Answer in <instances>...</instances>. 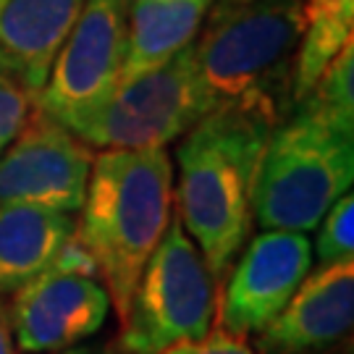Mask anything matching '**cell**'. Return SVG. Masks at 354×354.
<instances>
[{
  "label": "cell",
  "mask_w": 354,
  "mask_h": 354,
  "mask_svg": "<svg viewBox=\"0 0 354 354\" xmlns=\"http://www.w3.org/2000/svg\"><path fill=\"white\" fill-rule=\"evenodd\" d=\"M302 0H213L192 42L215 105L263 102L286 113Z\"/></svg>",
  "instance_id": "cell-3"
},
{
  "label": "cell",
  "mask_w": 354,
  "mask_h": 354,
  "mask_svg": "<svg viewBox=\"0 0 354 354\" xmlns=\"http://www.w3.org/2000/svg\"><path fill=\"white\" fill-rule=\"evenodd\" d=\"M111 313L95 263L71 236L39 276L13 291L8 307L13 346L24 354H53L92 339Z\"/></svg>",
  "instance_id": "cell-7"
},
{
  "label": "cell",
  "mask_w": 354,
  "mask_h": 354,
  "mask_svg": "<svg viewBox=\"0 0 354 354\" xmlns=\"http://www.w3.org/2000/svg\"><path fill=\"white\" fill-rule=\"evenodd\" d=\"M213 108L218 105L189 45L160 68L115 87L108 100L64 127L97 150H158L181 140Z\"/></svg>",
  "instance_id": "cell-6"
},
{
  "label": "cell",
  "mask_w": 354,
  "mask_h": 354,
  "mask_svg": "<svg viewBox=\"0 0 354 354\" xmlns=\"http://www.w3.org/2000/svg\"><path fill=\"white\" fill-rule=\"evenodd\" d=\"M218 281L178 218L145 263L140 283L118 323L115 346L127 354H160L176 344L203 339L213 328Z\"/></svg>",
  "instance_id": "cell-5"
},
{
  "label": "cell",
  "mask_w": 354,
  "mask_h": 354,
  "mask_svg": "<svg viewBox=\"0 0 354 354\" xmlns=\"http://www.w3.org/2000/svg\"><path fill=\"white\" fill-rule=\"evenodd\" d=\"M174 210V163L158 150H100L92 160L74 239L95 263L118 323Z\"/></svg>",
  "instance_id": "cell-2"
},
{
  "label": "cell",
  "mask_w": 354,
  "mask_h": 354,
  "mask_svg": "<svg viewBox=\"0 0 354 354\" xmlns=\"http://www.w3.org/2000/svg\"><path fill=\"white\" fill-rule=\"evenodd\" d=\"M354 257L304 276L286 307L257 333L263 354H323L352 333Z\"/></svg>",
  "instance_id": "cell-11"
},
{
  "label": "cell",
  "mask_w": 354,
  "mask_h": 354,
  "mask_svg": "<svg viewBox=\"0 0 354 354\" xmlns=\"http://www.w3.org/2000/svg\"><path fill=\"white\" fill-rule=\"evenodd\" d=\"M213 0H140L127 8V42L118 84L165 66L189 48Z\"/></svg>",
  "instance_id": "cell-13"
},
{
  "label": "cell",
  "mask_w": 354,
  "mask_h": 354,
  "mask_svg": "<svg viewBox=\"0 0 354 354\" xmlns=\"http://www.w3.org/2000/svg\"><path fill=\"white\" fill-rule=\"evenodd\" d=\"M0 66H8V61H6V58H3V55H0ZM8 68H11V66H8Z\"/></svg>",
  "instance_id": "cell-22"
},
{
  "label": "cell",
  "mask_w": 354,
  "mask_h": 354,
  "mask_svg": "<svg viewBox=\"0 0 354 354\" xmlns=\"http://www.w3.org/2000/svg\"><path fill=\"white\" fill-rule=\"evenodd\" d=\"M74 236V218L42 205H0V294L39 276Z\"/></svg>",
  "instance_id": "cell-14"
},
{
  "label": "cell",
  "mask_w": 354,
  "mask_h": 354,
  "mask_svg": "<svg viewBox=\"0 0 354 354\" xmlns=\"http://www.w3.org/2000/svg\"><path fill=\"white\" fill-rule=\"evenodd\" d=\"M283 118L263 102H223L178 140V221L218 283L247 244L263 150Z\"/></svg>",
  "instance_id": "cell-1"
},
{
  "label": "cell",
  "mask_w": 354,
  "mask_h": 354,
  "mask_svg": "<svg viewBox=\"0 0 354 354\" xmlns=\"http://www.w3.org/2000/svg\"><path fill=\"white\" fill-rule=\"evenodd\" d=\"M131 3H140V0H124V6H127V8L131 6Z\"/></svg>",
  "instance_id": "cell-23"
},
{
  "label": "cell",
  "mask_w": 354,
  "mask_h": 354,
  "mask_svg": "<svg viewBox=\"0 0 354 354\" xmlns=\"http://www.w3.org/2000/svg\"><path fill=\"white\" fill-rule=\"evenodd\" d=\"M313 263V244L299 231L254 234L231 270L221 302V328L252 336L266 328L299 289Z\"/></svg>",
  "instance_id": "cell-10"
},
{
  "label": "cell",
  "mask_w": 354,
  "mask_h": 354,
  "mask_svg": "<svg viewBox=\"0 0 354 354\" xmlns=\"http://www.w3.org/2000/svg\"><path fill=\"white\" fill-rule=\"evenodd\" d=\"M354 42V0H302V37L291 64V105L313 92L320 74Z\"/></svg>",
  "instance_id": "cell-15"
},
{
  "label": "cell",
  "mask_w": 354,
  "mask_h": 354,
  "mask_svg": "<svg viewBox=\"0 0 354 354\" xmlns=\"http://www.w3.org/2000/svg\"><path fill=\"white\" fill-rule=\"evenodd\" d=\"M53 354H127L121 352L115 344H76V346H68V349H61V352Z\"/></svg>",
  "instance_id": "cell-20"
},
{
  "label": "cell",
  "mask_w": 354,
  "mask_h": 354,
  "mask_svg": "<svg viewBox=\"0 0 354 354\" xmlns=\"http://www.w3.org/2000/svg\"><path fill=\"white\" fill-rule=\"evenodd\" d=\"M299 105L323 115L333 127L354 131V42L344 45V50L330 61Z\"/></svg>",
  "instance_id": "cell-16"
},
{
  "label": "cell",
  "mask_w": 354,
  "mask_h": 354,
  "mask_svg": "<svg viewBox=\"0 0 354 354\" xmlns=\"http://www.w3.org/2000/svg\"><path fill=\"white\" fill-rule=\"evenodd\" d=\"M0 354H16L11 326H8V307L3 302H0Z\"/></svg>",
  "instance_id": "cell-21"
},
{
  "label": "cell",
  "mask_w": 354,
  "mask_h": 354,
  "mask_svg": "<svg viewBox=\"0 0 354 354\" xmlns=\"http://www.w3.org/2000/svg\"><path fill=\"white\" fill-rule=\"evenodd\" d=\"M315 257L320 266L354 257V197L346 192L323 215L315 239Z\"/></svg>",
  "instance_id": "cell-17"
},
{
  "label": "cell",
  "mask_w": 354,
  "mask_h": 354,
  "mask_svg": "<svg viewBox=\"0 0 354 354\" xmlns=\"http://www.w3.org/2000/svg\"><path fill=\"white\" fill-rule=\"evenodd\" d=\"M127 42L124 0H84L50 66L37 108L66 124L97 108L118 84Z\"/></svg>",
  "instance_id": "cell-8"
},
{
  "label": "cell",
  "mask_w": 354,
  "mask_h": 354,
  "mask_svg": "<svg viewBox=\"0 0 354 354\" xmlns=\"http://www.w3.org/2000/svg\"><path fill=\"white\" fill-rule=\"evenodd\" d=\"M95 152L50 113L35 111L0 155V205L82 210Z\"/></svg>",
  "instance_id": "cell-9"
},
{
  "label": "cell",
  "mask_w": 354,
  "mask_h": 354,
  "mask_svg": "<svg viewBox=\"0 0 354 354\" xmlns=\"http://www.w3.org/2000/svg\"><path fill=\"white\" fill-rule=\"evenodd\" d=\"M37 105V95L13 74L8 66H0V155L24 129Z\"/></svg>",
  "instance_id": "cell-18"
},
{
  "label": "cell",
  "mask_w": 354,
  "mask_h": 354,
  "mask_svg": "<svg viewBox=\"0 0 354 354\" xmlns=\"http://www.w3.org/2000/svg\"><path fill=\"white\" fill-rule=\"evenodd\" d=\"M160 354H254L252 346L247 344V339L228 333L226 328H210L203 339H194V342L176 344L171 349H165Z\"/></svg>",
  "instance_id": "cell-19"
},
{
  "label": "cell",
  "mask_w": 354,
  "mask_h": 354,
  "mask_svg": "<svg viewBox=\"0 0 354 354\" xmlns=\"http://www.w3.org/2000/svg\"><path fill=\"white\" fill-rule=\"evenodd\" d=\"M84 0H0V55L39 95Z\"/></svg>",
  "instance_id": "cell-12"
},
{
  "label": "cell",
  "mask_w": 354,
  "mask_h": 354,
  "mask_svg": "<svg viewBox=\"0 0 354 354\" xmlns=\"http://www.w3.org/2000/svg\"><path fill=\"white\" fill-rule=\"evenodd\" d=\"M354 131L297 105L270 131L257 171L252 221L279 231H313L352 189Z\"/></svg>",
  "instance_id": "cell-4"
}]
</instances>
